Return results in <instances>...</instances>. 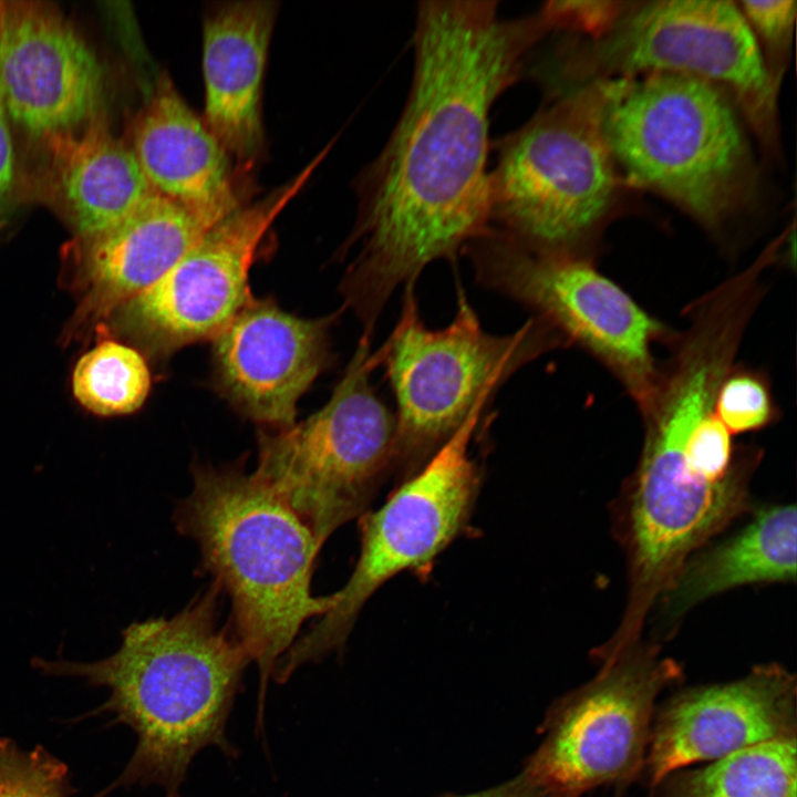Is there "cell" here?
Returning <instances> with one entry per match:
<instances>
[{"label":"cell","mask_w":797,"mask_h":797,"mask_svg":"<svg viewBox=\"0 0 797 797\" xmlns=\"http://www.w3.org/2000/svg\"><path fill=\"white\" fill-rule=\"evenodd\" d=\"M275 1H226L203 24L204 121L228 154L249 165L265 149L261 112Z\"/></svg>","instance_id":"17"},{"label":"cell","mask_w":797,"mask_h":797,"mask_svg":"<svg viewBox=\"0 0 797 797\" xmlns=\"http://www.w3.org/2000/svg\"><path fill=\"white\" fill-rule=\"evenodd\" d=\"M45 166L27 183L69 222L80 240L117 226L153 195L131 146L111 130L103 112L75 133L38 143Z\"/></svg>","instance_id":"18"},{"label":"cell","mask_w":797,"mask_h":797,"mask_svg":"<svg viewBox=\"0 0 797 797\" xmlns=\"http://www.w3.org/2000/svg\"><path fill=\"white\" fill-rule=\"evenodd\" d=\"M797 735L674 770L646 797H797Z\"/></svg>","instance_id":"21"},{"label":"cell","mask_w":797,"mask_h":797,"mask_svg":"<svg viewBox=\"0 0 797 797\" xmlns=\"http://www.w3.org/2000/svg\"><path fill=\"white\" fill-rule=\"evenodd\" d=\"M797 735V680L786 666L755 665L744 676L683 687L656 705L641 784L751 746Z\"/></svg>","instance_id":"14"},{"label":"cell","mask_w":797,"mask_h":797,"mask_svg":"<svg viewBox=\"0 0 797 797\" xmlns=\"http://www.w3.org/2000/svg\"><path fill=\"white\" fill-rule=\"evenodd\" d=\"M623 1H548L540 9L552 31L596 37L619 13Z\"/></svg>","instance_id":"26"},{"label":"cell","mask_w":797,"mask_h":797,"mask_svg":"<svg viewBox=\"0 0 797 797\" xmlns=\"http://www.w3.org/2000/svg\"><path fill=\"white\" fill-rule=\"evenodd\" d=\"M332 320L300 318L252 299L214 339L221 393L260 424L293 425L299 398L328 363Z\"/></svg>","instance_id":"15"},{"label":"cell","mask_w":797,"mask_h":797,"mask_svg":"<svg viewBox=\"0 0 797 797\" xmlns=\"http://www.w3.org/2000/svg\"><path fill=\"white\" fill-rule=\"evenodd\" d=\"M714 408L732 435L760 431L779 417L768 376L735 363L718 386Z\"/></svg>","instance_id":"23"},{"label":"cell","mask_w":797,"mask_h":797,"mask_svg":"<svg viewBox=\"0 0 797 797\" xmlns=\"http://www.w3.org/2000/svg\"><path fill=\"white\" fill-rule=\"evenodd\" d=\"M441 797H541L537 789L520 772L516 777L489 789L468 795H445Z\"/></svg>","instance_id":"28"},{"label":"cell","mask_w":797,"mask_h":797,"mask_svg":"<svg viewBox=\"0 0 797 797\" xmlns=\"http://www.w3.org/2000/svg\"><path fill=\"white\" fill-rule=\"evenodd\" d=\"M772 77L779 84L788 60L796 17L795 0H742L736 2Z\"/></svg>","instance_id":"25"},{"label":"cell","mask_w":797,"mask_h":797,"mask_svg":"<svg viewBox=\"0 0 797 797\" xmlns=\"http://www.w3.org/2000/svg\"><path fill=\"white\" fill-rule=\"evenodd\" d=\"M568 35L537 68L545 89L656 72L697 76L726 90L765 149L777 155L779 84L736 2L623 1L600 34Z\"/></svg>","instance_id":"6"},{"label":"cell","mask_w":797,"mask_h":797,"mask_svg":"<svg viewBox=\"0 0 797 797\" xmlns=\"http://www.w3.org/2000/svg\"><path fill=\"white\" fill-rule=\"evenodd\" d=\"M214 583L178 613L131 623L118 650L90 663L35 659L46 673L84 677L111 695L104 710L130 726L137 745L116 786L159 785L179 797L194 757L218 747L234 757L226 725L251 660L231 627L218 621Z\"/></svg>","instance_id":"2"},{"label":"cell","mask_w":797,"mask_h":797,"mask_svg":"<svg viewBox=\"0 0 797 797\" xmlns=\"http://www.w3.org/2000/svg\"><path fill=\"white\" fill-rule=\"evenodd\" d=\"M457 294L453 321L431 329L420 315L415 286L405 288L398 320L379 348L396 405L394 472L403 480L515 372L565 344L534 317L509 334L489 333L460 288Z\"/></svg>","instance_id":"7"},{"label":"cell","mask_w":797,"mask_h":797,"mask_svg":"<svg viewBox=\"0 0 797 797\" xmlns=\"http://www.w3.org/2000/svg\"><path fill=\"white\" fill-rule=\"evenodd\" d=\"M154 193L210 226L241 204L231 156L163 74L128 143Z\"/></svg>","instance_id":"16"},{"label":"cell","mask_w":797,"mask_h":797,"mask_svg":"<svg viewBox=\"0 0 797 797\" xmlns=\"http://www.w3.org/2000/svg\"><path fill=\"white\" fill-rule=\"evenodd\" d=\"M796 550V506L757 508L738 531L691 556L660 598L661 620L669 634L693 607L724 591L746 584L795 582Z\"/></svg>","instance_id":"20"},{"label":"cell","mask_w":797,"mask_h":797,"mask_svg":"<svg viewBox=\"0 0 797 797\" xmlns=\"http://www.w3.org/2000/svg\"><path fill=\"white\" fill-rule=\"evenodd\" d=\"M380 351L362 335L330 400L284 428L259 432L253 473L309 527L322 547L342 525L368 511L394 470V412L371 377Z\"/></svg>","instance_id":"8"},{"label":"cell","mask_w":797,"mask_h":797,"mask_svg":"<svg viewBox=\"0 0 797 797\" xmlns=\"http://www.w3.org/2000/svg\"><path fill=\"white\" fill-rule=\"evenodd\" d=\"M477 281L532 312L565 344L604 365L641 411L656 383L652 346L674 335L591 258L532 251L501 231L487 232L463 250Z\"/></svg>","instance_id":"11"},{"label":"cell","mask_w":797,"mask_h":797,"mask_svg":"<svg viewBox=\"0 0 797 797\" xmlns=\"http://www.w3.org/2000/svg\"><path fill=\"white\" fill-rule=\"evenodd\" d=\"M545 93L532 117L497 144L490 227L536 252L592 259L627 186L601 133L602 84Z\"/></svg>","instance_id":"5"},{"label":"cell","mask_w":797,"mask_h":797,"mask_svg":"<svg viewBox=\"0 0 797 797\" xmlns=\"http://www.w3.org/2000/svg\"><path fill=\"white\" fill-rule=\"evenodd\" d=\"M151 372L134 348L104 341L76 363L72 386L76 400L94 414L111 416L139 408L151 390Z\"/></svg>","instance_id":"22"},{"label":"cell","mask_w":797,"mask_h":797,"mask_svg":"<svg viewBox=\"0 0 797 797\" xmlns=\"http://www.w3.org/2000/svg\"><path fill=\"white\" fill-rule=\"evenodd\" d=\"M484 408H477L382 507L360 517L361 547L354 570L332 593V607L279 659L272 676L277 683H286L300 666L342 650L361 609L381 586L400 572L426 568L462 534L480 484L469 444Z\"/></svg>","instance_id":"10"},{"label":"cell","mask_w":797,"mask_h":797,"mask_svg":"<svg viewBox=\"0 0 797 797\" xmlns=\"http://www.w3.org/2000/svg\"><path fill=\"white\" fill-rule=\"evenodd\" d=\"M102 64L53 4L0 0V103L27 137L75 133L105 112Z\"/></svg>","instance_id":"13"},{"label":"cell","mask_w":797,"mask_h":797,"mask_svg":"<svg viewBox=\"0 0 797 797\" xmlns=\"http://www.w3.org/2000/svg\"><path fill=\"white\" fill-rule=\"evenodd\" d=\"M597 664L538 726L542 739L521 773L541 797H582L600 787L625 797L642 778L656 700L684 680L683 666L656 643L639 641Z\"/></svg>","instance_id":"9"},{"label":"cell","mask_w":797,"mask_h":797,"mask_svg":"<svg viewBox=\"0 0 797 797\" xmlns=\"http://www.w3.org/2000/svg\"><path fill=\"white\" fill-rule=\"evenodd\" d=\"M213 226L153 195L128 218L82 239L86 296L81 313L107 315L165 275Z\"/></svg>","instance_id":"19"},{"label":"cell","mask_w":797,"mask_h":797,"mask_svg":"<svg viewBox=\"0 0 797 797\" xmlns=\"http://www.w3.org/2000/svg\"><path fill=\"white\" fill-rule=\"evenodd\" d=\"M600 82L601 133L627 186L664 197L715 237L755 206L758 169L726 90L664 72Z\"/></svg>","instance_id":"4"},{"label":"cell","mask_w":797,"mask_h":797,"mask_svg":"<svg viewBox=\"0 0 797 797\" xmlns=\"http://www.w3.org/2000/svg\"><path fill=\"white\" fill-rule=\"evenodd\" d=\"M23 195L25 177L19 166L11 123L0 103V225Z\"/></svg>","instance_id":"27"},{"label":"cell","mask_w":797,"mask_h":797,"mask_svg":"<svg viewBox=\"0 0 797 797\" xmlns=\"http://www.w3.org/2000/svg\"><path fill=\"white\" fill-rule=\"evenodd\" d=\"M550 32L540 11L506 19L497 1L418 2L405 105L356 182L360 250L342 293L364 333L397 288L490 228V111Z\"/></svg>","instance_id":"1"},{"label":"cell","mask_w":797,"mask_h":797,"mask_svg":"<svg viewBox=\"0 0 797 797\" xmlns=\"http://www.w3.org/2000/svg\"><path fill=\"white\" fill-rule=\"evenodd\" d=\"M328 151L208 229L165 275L118 309L122 329L158 356L214 340L252 300L249 270L261 240Z\"/></svg>","instance_id":"12"},{"label":"cell","mask_w":797,"mask_h":797,"mask_svg":"<svg viewBox=\"0 0 797 797\" xmlns=\"http://www.w3.org/2000/svg\"><path fill=\"white\" fill-rule=\"evenodd\" d=\"M193 488L174 511L177 530L231 602L230 627L259 671L257 726L268 681L302 625L331 607L311 590L321 546L301 518L253 472L195 464Z\"/></svg>","instance_id":"3"},{"label":"cell","mask_w":797,"mask_h":797,"mask_svg":"<svg viewBox=\"0 0 797 797\" xmlns=\"http://www.w3.org/2000/svg\"><path fill=\"white\" fill-rule=\"evenodd\" d=\"M68 769L43 748L0 738V797H66Z\"/></svg>","instance_id":"24"}]
</instances>
